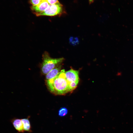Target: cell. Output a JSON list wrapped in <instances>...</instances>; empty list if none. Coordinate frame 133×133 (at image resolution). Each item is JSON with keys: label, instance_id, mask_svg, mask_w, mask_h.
I'll return each instance as SVG.
<instances>
[{"label": "cell", "instance_id": "6da1fadb", "mask_svg": "<svg viewBox=\"0 0 133 133\" xmlns=\"http://www.w3.org/2000/svg\"><path fill=\"white\" fill-rule=\"evenodd\" d=\"M65 72L64 69L61 70L55 77L46 81L48 88L52 93L57 95H62L70 92Z\"/></svg>", "mask_w": 133, "mask_h": 133}, {"label": "cell", "instance_id": "7a4b0ae2", "mask_svg": "<svg viewBox=\"0 0 133 133\" xmlns=\"http://www.w3.org/2000/svg\"><path fill=\"white\" fill-rule=\"evenodd\" d=\"M42 57L43 61L41 66V70L44 75H46L51 70L60 64L64 59L63 58H52L46 51L43 53Z\"/></svg>", "mask_w": 133, "mask_h": 133}, {"label": "cell", "instance_id": "3957f363", "mask_svg": "<svg viewBox=\"0 0 133 133\" xmlns=\"http://www.w3.org/2000/svg\"><path fill=\"white\" fill-rule=\"evenodd\" d=\"M64 13L63 5L59 2L55 4L49 5L43 12L34 14L37 16H53L61 15Z\"/></svg>", "mask_w": 133, "mask_h": 133}, {"label": "cell", "instance_id": "277c9868", "mask_svg": "<svg viewBox=\"0 0 133 133\" xmlns=\"http://www.w3.org/2000/svg\"><path fill=\"white\" fill-rule=\"evenodd\" d=\"M79 72L72 69L65 71V76L69 83L71 82L79 81Z\"/></svg>", "mask_w": 133, "mask_h": 133}, {"label": "cell", "instance_id": "5b68a950", "mask_svg": "<svg viewBox=\"0 0 133 133\" xmlns=\"http://www.w3.org/2000/svg\"><path fill=\"white\" fill-rule=\"evenodd\" d=\"M49 5L46 0H44L42 1L37 6H32L31 8L34 14L39 13L44 11Z\"/></svg>", "mask_w": 133, "mask_h": 133}, {"label": "cell", "instance_id": "8992f818", "mask_svg": "<svg viewBox=\"0 0 133 133\" xmlns=\"http://www.w3.org/2000/svg\"><path fill=\"white\" fill-rule=\"evenodd\" d=\"M61 65L60 64L50 71L46 75V81L52 79L56 76L61 71Z\"/></svg>", "mask_w": 133, "mask_h": 133}, {"label": "cell", "instance_id": "52a82bcc", "mask_svg": "<svg viewBox=\"0 0 133 133\" xmlns=\"http://www.w3.org/2000/svg\"><path fill=\"white\" fill-rule=\"evenodd\" d=\"M12 122L14 127L20 133H23L25 131L21 119H13Z\"/></svg>", "mask_w": 133, "mask_h": 133}, {"label": "cell", "instance_id": "ba28073f", "mask_svg": "<svg viewBox=\"0 0 133 133\" xmlns=\"http://www.w3.org/2000/svg\"><path fill=\"white\" fill-rule=\"evenodd\" d=\"M21 119L24 131L31 132H32L31 127L28 117Z\"/></svg>", "mask_w": 133, "mask_h": 133}, {"label": "cell", "instance_id": "9c48e42d", "mask_svg": "<svg viewBox=\"0 0 133 133\" xmlns=\"http://www.w3.org/2000/svg\"><path fill=\"white\" fill-rule=\"evenodd\" d=\"M68 110L65 107L61 108L58 111V115L60 117H63L67 114Z\"/></svg>", "mask_w": 133, "mask_h": 133}, {"label": "cell", "instance_id": "30bf717a", "mask_svg": "<svg viewBox=\"0 0 133 133\" xmlns=\"http://www.w3.org/2000/svg\"><path fill=\"white\" fill-rule=\"evenodd\" d=\"M69 40L70 44L74 46L78 45L79 43V39L76 37H70Z\"/></svg>", "mask_w": 133, "mask_h": 133}, {"label": "cell", "instance_id": "8fae6325", "mask_svg": "<svg viewBox=\"0 0 133 133\" xmlns=\"http://www.w3.org/2000/svg\"><path fill=\"white\" fill-rule=\"evenodd\" d=\"M79 81L71 82L69 83L70 92H72L77 87Z\"/></svg>", "mask_w": 133, "mask_h": 133}, {"label": "cell", "instance_id": "7c38bea8", "mask_svg": "<svg viewBox=\"0 0 133 133\" xmlns=\"http://www.w3.org/2000/svg\"><path fill=\"white\" fill-rule=\"evenodd\" d=\"M42 1L41 0H30V2L32 6H36L39 4Z\"/></svg>", "mask_w": 133, "mask_h": 133}, {"label": "cell", "instance_id": "4fadbf2b", "mask_svg": "<svg viewBox=\"0 0 133 133\" xmlns=\"http://www.w3.org/2000/svg\"><path fill=\"white\" fill-rule=\"evenodd\" d=\"M49 4H53L59 2L58 0H46Z\"/></svg>", "mask_w": 133, "mask_h": 133}, {"label": "cell", "instance_id": "5bb4252c", "mask_svg": "<svg viewBox=\"0 0 133 133\" xmlns=\"http://www.w3.org/2000/svg\"><path fill=\"white\" fill-rule=\"evenodd\" d=\"M117 75L118 76H120L121 75V73L120 72H118L117 74Z\"/></svg>", "mask_w": 133, "mask_h": 133}, {"label": "cell", "instance_id": "9a60e30c", "mask_svg": "<svg viewBox=\"0 0 133 133\" xmlns=\"http://www.w3.org/2000/svg\"><path fill=\"white\" fill-rule=\"evenodd\" d=\"M88 0L89 2V3H91L93 2L94 0Z\"/></svg>", "mask_w": 133, "mask_h": 133}, {"label": "cell", "instance_id": "2e32d148", "mask_svg": "<svg viewBox=\"0 0 133 133\" xmlns=\"http://www.w3.org/2000/svg\"><path fill=\"white\" fill-rule=\"evenodd\" d=\"M44 0H41L42 1Z\"/></svg>", "mask_w": 133, "mask_h": 133}]
</instances>
